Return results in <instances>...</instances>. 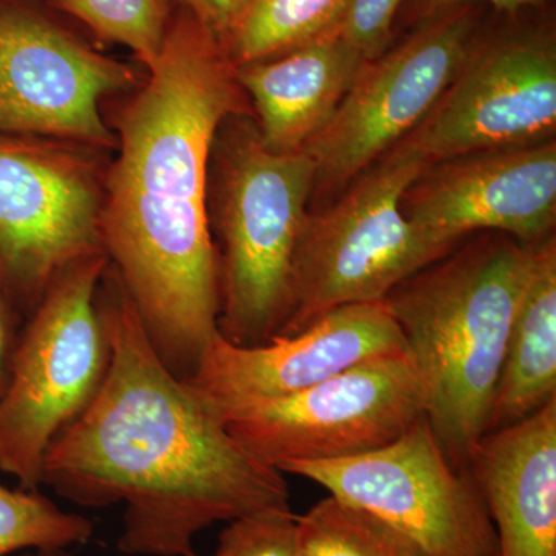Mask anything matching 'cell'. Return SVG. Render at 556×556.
Masks as SVG:
<instances>
[{
    "mask_svg": "<svg viewBox=\"0 0 556 556\" xmlns=\"http://www.w3.org/2000/svg\"><path fill=\"white\" fill-rule=\"evenodd\" d=\"M93 522L62 510L39 489H10L0 481V556L21 551H65L86 544Z\"/></svg>",
    "mask_w": 556,
    "mask_h": 556,
    "instance_id": "cell-20",
    "label": "cell"
},
{
    "mask_svg": "<svg viewBox=\"0 0 556 556\" xmlns=\"http://www.w3.org/2000/svg\"><path fill=\"white\" fill-rule=\"evenodd\" d=\"M556 399L555 237L533 248L532 266L508 332L489 431L514 426Z\"/></svg>",
    "mask_w": 556,
    "mask_h": 556,
    "instance_id": "cell-17",
    "label": "cell"
},
{
    "mask_svg": "<svg viewBox=\"0 0 556 556\" xmlns=\"http://www.w3.org/2000/svg\"><path fill=\"white\" fill-rule=\"evenodd\" d=\"M475 5L445 11L396 49L365 61L334 116L308 144L314 189L345 188L422 123L478 39Z\"/></svg>",
    "mask_w": 556,
    "mask_h": 556,
    "instance_id": "cell-9",
    "label": "cell"
},
{
    "mask_svg": "<svg viewBox=\"0 0 556 556\" xmlns=\"http://www.w3.org/2000/svg\"><path fill=\"white\" fill-rule=\"evenodd\" d=\"M212 159L217 172L218 332L233 345H263L287 318L292 262L308 217L316 166L305 150L266 149L244 113L223 121Z\"/></svg>",
    "mask_w": 556,
    "mask_h": 556,
    "instance_id": "cell-4",
    "label": "cell"
},
{
    "mask_svg": "<svg viewBox=\"0 0 556 556\" xmlns=\"http://www.w3.org/2000/svg\"><path fill=\"white\" fill-rule=\"evenodd\" d=\"M278 470L324 486L422 556H497L495 527L473 478L450 463L426 416L386 447Z\"/></svg>",
    "mask_w": 556,
    "mask_h": 556,
    "instance_id": "cell-8",
    "label": "cell"
},
{
    "mask_svg": "<svg viewBox=\"0 0 556 556\" xmlns=\"http://www.w3.org/2000/svg\"><path fill=\"white\" fill-rule=\"evenodd\" d=\"M477 3H490L497 11L504 13H521V11L536 9L543 5L544 0H412L413 14H416L420 22L431 20L445 11L457 9L463 5H477Z\"/></svg>",
    "mask_w": 556,
    "mask_h": 556,
    "instance_id": "cell-25",
    "label": "cell"
},
{
    "mask_svg": "<svg viewBox=\"0 0 556 556\" xmlns=\"http://www.w3.org/2000/svg\"><path fill=\"white\" fill-rule=\"evenodd\" d=\"M351 0H252L226 46L236 67L303 46L338 30Z\"/></svg>",
    "mask_w": 556,
    "mask_h": 556,
    "instance_id": "cell-18",
    "label": "cell"
},
{
    "mask_svg": "<svg viewBox=\"0 0 556 556\" xmlns=\"http://www.w3.org/2000/svg\"><path fill=\"white\" fill-rule=\"evenodd\" d=\"M405 217L455 248L468 233L497 230L519 243L548 239L556 218V146L551 139L431 164L402 200Z\"/></svg>",
    "mask_w": 556,
    "mask_h": 556,
    "instance_id": "cell-14",
    "label": "cell"
},
{
    "mask_svg": "<svg viewBox=\"0 0 556 556\" xmlns=\"http://www.w3.org/2000/svg\"><path fill=\"white\" fill-rule=\"evenodd\" d=\"M149 73L116 119L101 243L156 353L186 380L219 334L208 167L219 126L244 113L247 93L222 43L185 10L172 14Z\"/></svg>",
    "mask_w": 556,
    "mask_h": 556,
    "instance_id": "cell-2",
    "label": "cell"
},
{
    "mask_svg": "<svg viewBox=\"0 0 556 556\" xmlns=\"http://www.w3.org/2000/svg\"><path fill=\"white\" fill-rule=\"evenodd\" d=\"M54 9L75 17L98 38L134 51L150 70L159 61L169 30L172 0H53Z\"/></svg>",
    "mask_w": 556,
    "mask_h": 556,
    "instance_id": "cell-21",
    "label": "cell"
},
{
    "mask_svg": "<svg viewBox=\"0 0 556 556\" xmlns=\"http://www.w3.org/2000/svg\"><path fill=\"white\" fill-rule=\"evenodd\" d=\"M466 468L495 527L497 556H556V399L485 433Z\"/></svg>",
    "mask_w": 556,
    "mask_h": 556,
    "instance_id": "cell-15",
    "label": "cell"
},
{
    "mask_svg": "<svg viewBox=\"0 0 556 556\" xmlns=\"http://www.w3.org/2000/svg\"><path fill=\"white\" fill-rule=\"evenodd\" d=\"M105 251L67 266L17 334L0 394V471L40 486L43 457L84 412L108 375L112 345L98 302Z\"/></svg>",
    "mask_w": 556,
    "mask_h": 556,
    "instance_id": "cell-6",
    "label": "cell"
},
{
    "mask_svg": "<svg viewBox=\"0 0 556 556\" xmlns=\"http://www.w3.org/2000/svg\"><path fill=\"white\" fill-rule=\"evenodd\" d=\"M424 416L422 386L405 353L362 362L292 396L233 413L225 424L241 445L278 470L386 447Z\"/></svg>",
    "mask_w": 556,
    "mask_h": 556,
    "instance_id": "cell-10",
    "label": "cell"
},
{
    "mask_svg": "<svg viewBox=\"0 0 556 556\" xmlns=\"http://www.w3.org/2000/svg\"><path fill=\"white\" fill-rule=\"evenodd\" d=\"M533 247L484 239L402 281L386 303L426 397V417L450 463L466 470L490 413Z\"/></svg>",
    "mask_w": 556,
    "mask_h": 556,
    "instance_id": "cell-3",
    "label": "cell"
},
{
    "mask_svg": "<svg viewBox=\"0 0 556 556\" xmlns=\"http://www.w3.org/2000/svg\"><path fill=\"white\" fill-rule=\"evenodd\" d=\"M367 61L338 30L278 56L236 67L254 102L263 146L294 153L325 129Z\"/></svg>",
    "mask_w": 556,
    "mask_h": 556,
    "instance_id": "cell-16",
    "label": "cell"
},
{
    "mask_svg": "<svg viewBox=\"0 0 556 556\" xmlns=\"http://www.w3.org/2000/svg\"><path fill=\"white\" fill-rule=\"evenodd\" d=\"M137 86L134 68L98 53L30 0H0V134L116 148L100 102Z\"/></svg>",
    "mask_w": 556,
    "mask_h": 556,
    "instance_id": "cell-11",
    "label": "cell"
},
{
    "mask_svg": "<svg viewBox=\"0 0 556 556\" xmlns=\"http://www.w3.org/2000/svg\"><path fill=\"white\" fill-rule=\"evenodd\" d=\"M24 556H68L65 551H35Z\"/></svg>",
    "mask_w": 556,
    "mask_h": 556,
    "instance_id": "cell-27",
    "label": "cell"
},
{
    "mask_svg": "<svg viewBox=\"0 0 556 556\" xmlns=\"http://www.w3.org/2000/svg\"><path fill=\"white\" fill-rule=\"evenodd\" d=\"M98 302L112 345L108 375L51 442L40 485L83 507L124 504L118 548L134 556H188L212 525L291 508L283 473L164 364L112 265Z\"/></svg>",
    "mask_w": 556,
    "mask_h": 556,
    "instance_id": "cell-1",
    "label": "cell"
},
{
    "mask_svg": "<svg viewBox=\"0 0 556 556\" xmlns=\"http://www.w3.org/2000/svg\"><path fill=\"white\" fill-rule=\"evenodd\" d=\"M556 126V42L547 28L475 40L447 90L405 141L428 164L546 141Z\"/></svg>",
    "mask_w": 556,
    "mask_h": 556,
    "instance_id": "cell-12",
    "label": "cell"
},
{
    "mask_svg": "<svg viewBox=\"0 0 556 556\" xmlns=\"http://www.w3.org/2000/svg\"><path fill=\"white\" fill-rule=\"evenodd\" d=\"M102 150L0 134V289L30 316L62 270L104 251Z\"/></svg>",
    "mask_w": 556,
    "mask_h": 556,
    "instance_id": "cell-7",
    "label": "cell"
},
{
    "mask_svg": "<svg viewBox=\"0 0 556 556\" xmlns=\"http://www.w3.org/2000/svg\"><path fill=\"white\" fill-rule=\"evenodd\" d=\"M303 556H422L404 538L334 496L295 518Z\"/></svg>",
    "mask_w": 556,
    "mask_h": 556,
    "instance_id": "cell-19",
    "label": "cell"
},
{
    "mask_svg": "<svg viewBox=\"0 0 556 556\" xmlns=\"http://www.w3.org/2000/svg\"><path fill=\"white\" fill-rule=\"evenodd\" d=\"M428 166L402 139L334 206L308 214L292 262L287 318L276 336L295 334L340 306L383 302L453 251L402 211L405 193Z\"/></svg>",
    "mask_w": 556,
    "mask_h": 556,
    "instance_id": "cell-5",
    "label": "cell"
},
{
    "mask_svg": "<svg viewBox=\"0 0 556 556\" xmlns=\"http://www.w3.org/2000/svg\"><path fill=\"white\" fill-rule=\"evenodd\" d=\"M172 2L178 5V10L192 14L222 43L223 49H226L233 31L237 30L251 7L252 0H172Z\"/></svg>",
    "mask_w": 556,
    "mask_h": 556,
    "instance_id": "cell-24",
    "label": "cell"
},
{
    "mask_svg": "<svg viewBox=\"0 0 556 556\" xmlns=\"http://www.w3.org/2000/svg\"><path fill=\"white\" fill-rule=\"evenodd\" d=\"M14 311L0 289V394L9 379L10 362L16 345L17 334L14 331Z\"/></svg>",
    "mask_w": 556,
    "mask_h": 556,
    "instance_id": "cell-26",
    "label": "cell"
},
{
    "mask_svg": "<svg viewBox=\"0 0 556 556\" xmlns=\"http://www.w3.org/2000/svg\"><path fill=\"white\" fill-rule=\"evenodd\" d=\"M405 353L404 336L386 300L356 303L263 345H233L217 334L186 380L225 422L233 413L292 396L362 362Z\"/></svg>",
    "mask_w": 556,
    "mask_h": 556,
    "instance_id": "cell-13",
    "label": "cell"
},
{
    "mask_svg": "<svg viewBox=\"0 0 556 556\" xmlns=\"http://www.w3.org/2000/svg\"><path fill=\"white\" fill-rule=\"evenodd\" d=\"M295 518L291 508H276L236 519L219 533L212 554L188 556H303Z\"/></svg>",
    "mask_w": 556,
    "mask_h": 556,
    "instance_id": "cell-22",
    "label": "cell"
},
{
    "mask_svg": "<svg viewBox=\"0 0 556 556\" xmlns=\"http://www.w3.org/2000/svg\"><path fill=\"white\" fill-rule=\"evenodd\" d=\"M405 0H351L338 31L350 40L365 60L387 50L391 30Z\"/></svg>",
    "mask_w": 556,
    "mask_h": 556,
    "instance_id": "cell-23",
    "label": "cell"
}]
</instances>
